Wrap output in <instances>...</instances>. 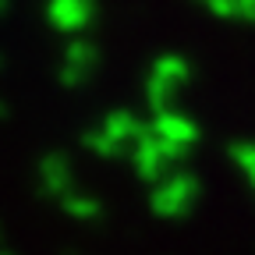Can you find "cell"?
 I'll return each instance as SVG.
<instances>
[{
  "label": "cell",
  "mask_w": 255,
  "mask_h": 255,
  "mask_svg": "<svg viewBox=\"0 0 255 255\" xmlns=\"http://www.w3.org/2000/svg\"><path fill=\"white\" fill-rule=\"evenodd\" d=\"M191 78V68L181 53H163L156 57L152 71H149V82H145V103L149 110L159 117V114H170V100L177 96V89Z\"/></svg>",
  "instance_id": "6da1fadb"
},
{
  "label": "cell",
  "mask_w": 255,
  "mask_h": 255,
  "mask_svg": "<svg viewBox=\"0 0 255 255\" xmlns=\"http://www.w3.org/2000/svg\"><path fill=\"white\" fill-rule=\"evenodd\" d=\"M199 199V177L191 170H174L152 191V213L156 216H184Z\"/></svg>",
  "instance_id": "7a4b0ae2"
},
{
  "label": "cell",
  "mask_w": 255,
  "mask_h": 255,
  "mask_svg": "<svg viewBox=\"0 0 255 255\" xmlns=\"http://www.w3.org/2000/svg\"><path fill=\"white\" fill-rule=\"evenodd\" d=\"M188 149H181V145H170V142H159L152 131L138 142V145H131V163H135V174L138 177H145V181H163V177H170L174 170H170V163L174 159H181Z\"/></svg>",
  "instance_id": "3957f363"
},
{
  "label": "cell",
  "mask_w": 255,
  "mask_h": 255,
  "mask_svg": "<svg viewBox=\"0 0 255 255\" xmlns=\"http://www.w3.org/2000/svg\"><path fill=\"white\" fill-rule=\"evenodd\" d=\"M149 131L159 142H170V145H181V149H191V142H199V124L191 121L188 114H177V110L152 117Z\"/></svg>",
  "instance_id": "277c9868"
},
{
  "label": "cell",
  "mask_w": 255,
  "mask_h": 255,
  "mask_svg": "<svg viewBox=\"0 0 255 255\" xmlns=\"http://www.w3.org/2000/svg\"><path fill=\"white\" fill-rule=\"evenodd\" d=\"M96 57H100V50H96L89 39H71L68 50H64V68H60V82L75 89L89 78V71L96 68Z\"/></svg>",
  "instance_id": "5b68a950"
},
{
  "label": "cell",
  "mask_w": 255,
  "mask_h": 255,
  "mask_svg": "<svg viewBox=\"0 0 255 255\" xmlns=\"http://www.w3.org/2000/svg\"><path fill=\"white\" fill-rule=\"evenodd\" d=\"M39 184L50 199H64L71 191V159L64 152H46L39 163Z\"/></svg>",
  "instance_id": "8992f818"
},
{
  "label": "cell",
  "mask_w": 255,
  "mask_h": 255,
  "mask_svg": "<svg viewBox=\"0 0 255 255\" xmlns=\"http://www.w3.org/2000/svg\"><path fill=\"white\" fill-rule=\"evenodd\" d=\"M103 131L117 142V145H138L145 135H149V124H142L131 110H114V114H107V121H103Z\"/></svg>",
  "instance_id": "52a82bcc"
},
{
  "label": "cell",
  "mask_w": 255,
  "mask_h": 255,
  "mask_svg": "<svg viewBox=\"0 0 255 255\" xmlns=\"http://www.w3.org/2000/svg\"><path fill=\"white\" fill-rule=\"evenodd\" d=\"M92 14H96V7L85 4V0H57V4L46 7V18H50L57 28H64V32L85 28V25L92 21Z\"/></svg>",
  "instance_id": "ba28073f"
},
{
  "label": "cell",
  "mask_w": 255,
  "mask_h": 255,
  "mask_svg": "<svg viewBox=\"0 0 255 255\" xmlns=\"http://www.w3.org/2000/svg\"><path fill=\"white\" fill-rule=\"evenodd\" d=\"M209 11L216 18H238L255 25V0H209Z\"/></svg>",
  "instance_id": "9c48e42d"
},
{
  "label": "cell",
  "mask_w": 255,
  "mask_h": 255,
  "mask_svg": "<svg viewBox=\"0 0 255 255\" xmlns=\"http://www.w3.org/2000/svg\"><path fill=\"white\" fill-rule=\"evenodd\" d=\"M60 209L68 216H78V220H92V216H100V199L82 195V191H68V195L60 199Z\"/></svg>",
  "instance_id": "30bf717a"
},
{
  "label": "cell",
  "mask_w": 255,
  "mask_h": 255,
  "mask_svg": "<svg viewBox=\"0 0 255 255\" xmlns=\"http://www.w3.org/2000/svg\"><path fill=\"white\" fill-rule=\"evenodd\" d=\"M82 145L85 149H92L96 156H117V152H124V145H117L103 128H96V131H85L82 135Z\"/></svg>",
  "instance_id": "8fae6325"
},
{
  "label": "cell",
  "mask_w": 255,
  "mask_h": 255,
  "mask_svg": "<svg viewBox=\"0 0 255 255\" xmlns=\"http://www.w3.org/2000/svg\"><path fill=\"white\" fill-rule=\"evenodd\" d=\"M231 159L248 174V181H255V142H234L231 145Z\"/></svg>",
  "instance_id": "7c38bea8"
},
{
  "label": "cell",
  "mask_w": 255,
  "mask_h": 255,
  "mask_svg": "<svg viewBox=\"0 0 255 255\" xmlns=\"http://www.w3.org/2000/svg\"><path fill=\"white\" fill-rule=\"evenodd\" d=\"M4 110H7V107H4V100H0V117H4Z\"/></svg>",
  "instance_id": "4fadbf2b"
},
{
  "label": "cell",
  "mask_w": 255,
  "mask_h": 255,
  "mask_svg": "<svg viewBox=\"0 0 255 255\" xmlns=\"http://www.w3.org/2000/svg\"><path fill=\"white\" fill-rule=\"evenodd\" d=\"M4 11H7V4H0V14H4Z\"/></svg>",
  "instance_id": "5bb4252c"
},
{
  "label": "cell",
  "mask_w": 255,
  "mask_h": 255,
  "mask_svg": "<svg viewBox=\"0 0 255 255\" xmlns=\"http://www.w3.org/2000/svg\"><path fill=\"white\" fill-rule=\"evenodd\" d=\"M0 255H11V252H0Z\"/></svg>",
  "instance_id": "9a60e30c"
},
{
  "label": "cell",
  "mask_w": 255,
  "mask_h": 255,
  "mask_svg": "<svg viewBox=\"0 0 255 255\" xmlns=\"http://www.w3.org/2000/svg\"><path fill=\"white\" fill-rule=\"evenodd\" d=\"M252 184H255V181H252Z\"/></svg>",
  "instance_id": "2e32d148"
}]
</instances>
